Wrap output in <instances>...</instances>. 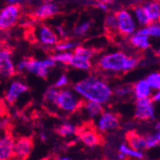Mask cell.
<instances>
[{
	"instance_id": "cell-1",
	"label": "cell",
	"mask_w": 160,
	"mask_h": 160,
	"mask_svg": "<svg viewBox=\"0 0 160 160\" xmlns=\"http://www.w3.org/2000/svg\"><path fill=\"white\" fill-rule=\"evenodd\" d=\"M74 89L88 101L104 104L111 98L112 91L109 86L102 80L94 77L86 78L74 85Z\"/></svg>"
},
{
	"instance_id": "cell-2",
	"label": "cell",
	"mask_w": 160,
	"mask_h": 160,
	"mask_svg": "<svg viewBox=\"0 0 160 160\" xmlns=\"http://www.w3.org/2000/svg\"><path fill=\"white\" fill-rule=\"evenodd\" d=\"M142 58L128 57L123 52H116L104 56L97 63V68L108 72H128L135 68Z\"/></svg>"
},
{
	"instance_id": "cell-3",
	"label": "cell",
	"mask_w": 160,
	"mask_h": 160,
	"mask_svg": "<svg viewBox=\"0 0 160 160\" xmlns=\"http://www.w3.org/2000/svg\"><path fill=\"white\" fill-rule=\"evenodd\" d=\"M75 134L83 144L88 147L103 146L106 143L104 136L98 132L97 128L94 126V123L91 121L85 122L82 125L75 128Z\"/></svg>"
},
{
	"instance_id": "cell-4",
	"label": "cell",
	"mask_w": 160,
	"mask_h": 160,
	"mask_svg": "<svg viewBox=\"0 0 160 160\" xmlns=\"http://www.w3.org/2000/svg\"><path fill=\"white\" fill-rule=\"evenodd\" d=\"M56 64V62L52 59L46 60V61H37L34 58H25V59L18 64V69H27L29 72L35 73L37 76L40 77L41 79L46 80L47 74H48V69L51 67H54Z\"/></svg>"
},
{
	"instance_id": "cell-5",
	"label": "cell",
	"mask_w": 160,
	"mask_h": 160,
	"mask_svg": "<svg viewBox=\"0 0 160 160\" xmlns=\"http://www.w3.org/2000/svg\"><path fill=\"white\" fill-rule=\"evenodd\" d=\"M22 12V7L18 3H13L6 7L0 12V31L8 32L17 24Z\"/></svg>"
},
{
	"instance_id": "cell-6",
	"label": "cell",
	"mask_w": 160,
	"mask_h": 160,
	"mask_svg": "<svg viewBox=\"0 0 160 160\" xmlns=\"http://www.w3.org/2000/svg\"><path fill=\"white\" fill-rule=\"evenodd\" d=\"M82 102L83 101H78V99L71 91L61 90L57 93L54 105L63 111L75 112L82 108Z\"/></svg>"
},
{
	"instance_id": "cell-7",
	"label": "cell",
	"mask_w": 160,
	"mask_h": 160,
	"mask_svg": "<svg viewBox=\"0 0 160 160\" xmlns=\"http://www.w3.org/2000/svg\"><path fill=\"white\" fill-rule=\"evenodd\" d=\"M34 138L32 136H22L14 140L13 153L18 159H28L34 149Z\"/></svg>"
},
{
	"instance_id": "cell-8",
	"label": "cell",
	"mask_w": 160,
	"mask_h": 160,
	"mask_svg": "<svg viewBox=\"0 0 160 160\" xmlns=\"http://www.w3.org/2000/svg\"><path fill=\"white\" fill-rule=\"evenodd\" d=\"M114 14L118 21L119 35L122 38H128L132 35L135 30V24L132 17L125 10L116 12Z\"/></svg>"
},
{
	"instance_id": "cell-9",
	"label": "cell",
	"mask_w": 160,
	"mask_h": 160,
	"mask_svg": "<svg viewBox=\"0 0 160 160\" xmlns=\"http://www.w3.org/2000/svg\"><path fill=\"white\" fill-rule=\"evenodd\" d=\"M12 50L9 47L0 48V74L6 77H13L17 74V70L12 61Z\"/></svg>"
},
{
	"instance_id": "cell-10",
	"label": "cell",
	"mask_w": 160,
	"mask_h": 160,
	"mask_svg": "<svg viewBox=\"0 0 160 160\" xmlns=\"http://www.w3.org/2000/svg\"><path fill=\"white\" fill-rule=\"evenodd\" d=\"M135 119L139 121H148L154 117L153 107H152V101L149 98H141L137 99L135 102Z\"/></svg>"
},
{
	"instance_id": "cell-11",
	"label": "cell",
	"mask_w": 160,
	"mask_h": 160,
	"mask_svg": "<svg viewBox=\"0 0 160 160\" xmlns=\"http://www.w3.org/2000/svg\"><path fill=\"white\" fill-rule=\"evenodd\" d=\"M121 122V115L112 112H103L99 122V128L102 132H108L118 128Z\"/></svg>"
},
{
	"instance_id": "cell-12",
	"label": "cell",
	"mask_w": 160,
	"mask_h": 160,
	"mask_svg": "<svg viewBox=\"0 0 160 160\" xmlns=\"http://www.w3.org/2000/svg\"><path fill=\"white\" fill-rule=\"evenodd\" d=\"M14 138L11 132H7L5 136L0 140V160L16 158L13 153Z\"/></svg>"
},
{
	"instance_id": "cell-13",
	"label": "cell",
	"mask_w": 160,
	"mask_h": 160,
	"mask_svg": "<svg viewBox=\"0 0 160 160\" xmlns=\"http://www.w3.org/2000/svg\"><path fill=\"white\" fill-rule=\"evenodd\" d=\"M60 12V9L54 3H45L38 8L32 14L31 18L34 20H44L50 18Z\"/></svg>"
},
{
	"instance_id": "cell-14",
	"label": "cell",
	"mask_w": 160,
	"mask_h": 160,
	"mask_svg": "<svg viewBox=\"0 0 160 160\" xmlns=\"http://www.w3.org/2000/svg\"><path fill=\"white\" fill-rule=\"evenodd\" d=\"M126 140L130 149L139 152L143 150H147L146 138H145V136H142L139 133H137L135 130H129V132H128L126 133Z\"/></svg>"
},
{
	"instance_id": "cell-15",
	"label": "cell",
	"mask_w": 160,
	"mask_h": 160,
	"mask_svg": "<svg viewBox=\"0 0 160 160\" xmlns=\"http://www.w3.org/2000/svg\"><path fill=\"white\" fill-rule=\"evenodd\" d=\"M28 86L20 82H13L10 87L8 93L6 94V102L9 105H13L17 102L18 98L24 92L28 91Z\"/></svg>"
},
{
	"instance_id": "cell-16",
	"label": "cell",
	"mask_w": 160,
	"mask_h": 160,
	"mask_svg": "<svg viewBox=\"0 0 160 160\" xmlns=\"http://www.w3.org/2000/svg\"><path fill=\"white\" fill-rule=\"evenodd\" d=\"M39 38L40 41L45 45H54L59 42V38L57 34L48 26L42 24L39 27Z\"/></svg>"
},
{
	"instance_id": "cell-17",
	"label": "cell",
	"mask_w": 160,
	"mask_h": 160,
	"mask_svg": "<svg viewBox=\"0 0 160 160\" xmlns=\"http://www.w3.org/2000/svg\"><path fill=\"white\" fill-rule=\"evenodd\" d=\"M105 33L108 39H115L116 37L119 35L118 30V21L116 18L115 14H109L105 19Z\"/></svg>"
},
{
	"instance_id": "cell-18",
	"label": "cell",
	"mask_w": 160,
	"mask_h": 160,
	"mask_svg": "<svg viewBox=\"0 0 160 160\" xmlns=\"http://www.w3.org/2000/svg\"><path fill=\"white\" fill-rule=\"evenodd\" d=\"M151 25L160 23V0H152V2L144 6Z\"/></svg>"
},
{
	"instance_id": "cell-19",
	"label": "cell",
	"mask_w": 160,
	"mask_h": 160,
	"mask_svg": "<svg viewBox=\"0 0 160 160\" xmlns=\"http://www.w3.org/2000/svg\"><path fill=\"white\" fill-rule=\"evenodd\" d=\"M133 91L137 99L148 98L151 95V86L147 81H140L133 85Z\"/></svg>"
},
{
	"instance_id": "cell-20",
	"label": "cell",
	"mask_w": 160,
	"mask_h": 160,
	"mask_svg": "<svg viewBox=\"0 0 160 160\" xmlns=\"http://www.w3.org/2000/svg\"><path fill=\"white\" fill-rule=\"evenodd\" d=\"M129 42L133 47L139 48V49H142V50H146V49H148L150 47L148 36H145V35L136 34L135 36L130 38Z\"/></svg>"
},
{
	"instance_id": "cell-21",
	"label": "cell",
	"mask_w": 160,
	"mask_h": 160,
	"mask_svg": "<svg viewBox=\"0 0 160 160\" xmlns=\"http://www.w3.org/2000/svg\"><path fill=\"white\" fill-rule=\"evenodd\" d=\"M82 108H84L87 110V112L90 115V117H95V116L100 115L104 112V108L101 106V104L94 101H88L85 102V103L82 102Z\"/></svg>"
},
{
	"instance_id": "cell-22",
	"label": "cell",
	"mask_w": 160,
	"mask_h": 160,
	"mask_svg": "<svg viewBox=\"0 0 160 160\" xmlns=\"http://www.w3.org/2000/svg\"><path fill=\"white\" fill-rule=\"evenodd\" d=\"M69 64H70L71 66L75 67V68L82 69V70L89 69V68L91 67L90 60L85 59V58L80 57V56H76V55H74V54H73V56H72V59H71Z\"/></svg>"
},
{
	"instance_id": "cell-23",
	"label": "cell",
	"mask_w": 160,
	"mask_h": 160,
	"mask_svg": "<svg viewBox=\"0 0 160 160\" xmlns=\"http://www.w3.org/2000/svg\"><path fill=\"white\" fill-rule=\"evenodd\" d=\"M132 9L136 14V18L139 21V23L141 25H146V26H149L151 25V22H150V19L147 16L146 13V11L144 9V6H139V5H133L132 6Z\"/></svg>"
},
{
	"instance_id": "cell-24",
	"label": "cell",
	"mask_w": 160,
	"mask_h": 160,
	"mask_svg": "<svg viewBox=\"0 0 160 160\" xmlns=\"http://www.w3.org/2000/svg\"><path fill=\"white\" fill-rule=\"evenodd\" d=\"M55 132L62 137H66L71 134H75V127L69 124H64L55 128Z\"/></svg>"
},
{
	"instance_id": "cell-25",
	"label": "cell",
	"mask_w": 160,
	"mask_h": 160,
	"mask_svg": "<svg viewBox=\"0 0 160 160\" xmlns=\"http://www.w3.org/2000/svg\"><path fill=\"white\" fill-rule=\"evenodd\" d=\"M137 34L160 38V26L159 25H154V24L149 25V26H147V28L142 29V30L138 31Z\"/></svg>"
},
{
	"instance_id": "cell-26",
	"label": "cell",
	"mask_w": 160,
	"mask_h": 160,
	"mask_svg": "<svg viewBox=\"0 0 160 160\" xmlns=\"http://www.w3.org/2000/svg\"><path fill=\"white\" fill-rule=\"evenodd\" d=\"M98 51H96L95 49H89V48H84V47H82V46H78L74 51V55L80 56V57L85 58V59L90 60L92 57L95 56V54Z\"/></svg>"
},
{
	"instance_id": "cell-27",
	"label": "cell",
	"mask_w": 160,
	"mask_h": 160,
	"mask_svg": "<svg viewBox=\"0 0 160 160\" xmlns=\"http://www.w3.org/2000/svg\"><path fill=\"white\" fill-rule=\"evenodd\" d=\"M120 152L123 153L124 155H128V156L135 157V158H139V159L144 158V154H143L141 152L132 150V149H130V148H128V147L125 146V145H122V146H121V148H120Z\"/></svg>"
},
{
	"instance_id": "cell-28",
	"label": "cell",
	"mask_w": 160,
	"mask_h": 160,
	"mask_svg": "<svg viewBox=\"0 0 160 160\" xmlns=\"http://www.w3.org/2000/svg\"><path fill=\"white\" fill-rule=\"evenodd\" d=\"M150 86L156 89H160V73H153L150 75L147 79Z\"/></svg>"
},
{
	"instance_id": "cell-29",
	"label": "cell",
	"mask_w": 160,
	"mask_h": 160,
	"mask_svg": "<svg viewBox=\"0 0 160 160\" xmlns=\"http://www.w3.org/2000/svg\"><path fill=\"white\" fill-rule=\"evenodd\" d=\"M72 56H73V54L64 53V54H60V55L54 56V57H52V59L55 62H62L64 64H69L70 61L72 59Z\"/></svg>"
},
{
	"instance_id": "cell-30",
	"label": "cell",
	"mask_w": 160,
	"mask_h": 160,
	"mask_svg": "<svg viewBox=\"0 0 160 160\" xmlns=\"http://www.w3.org/2000/svg\"><path fill=\"white\" fill-rule=\"evenodd\" d=\"M132 86L133 85H123L121 87H118V88L115 90V93H116V95L121 96V97L129 95L133 91V87Z\"/></svg>"
},
{
	"instance_id": "cell-31",
	"label": "cell",
	"mask_w": 160,
	"mask_h": 160,
	"mask_svg": "<svg viewBox=\"0 0 160 160\" xmlns=\"http://www.w3.org/2000/svg\"><path fill=\"white\" fill-rule=\"evenodd\" d=\"M145 138H146L147 150L151 149V148H153V147H156V146H158V145H160V140L155 136V134H153V135H147V136H145Z\"/></svg>"
},
{
	"instance_id": "cell-32",
	"label": "cell",
	"mask_w": 160,
	"mask_h": 160,
	"mask_svg": "<svg viewBox=\"0 0 160 160\" xmlns=\"http://www.w3.org/2000/svg\"><path fill=\"white\" fill-rule=\"evenodd\" d=\"M57 93H58V90H56V89L54 88V87H50V88L46 91L45 95H44L45 101L49 102V103L54 104L55 99H56V96H57Z\"/></svg>"
},
{
	"instance_id": "cell-33",
	"label": "cell",
	"mask_w": 160,
	"mask_h": 160,
	"mask_svg": "<svg viewBox=\"0 0 160 160\" xmlns=\"http://www.w3.org/2000/svg\"><path fill=\"white\" fill-rule=\"evenodd\" d=\"M90 28V23L89 22H86V23H83L82 25H80L76 30H75V33L78 35V36H82L84 35L87 31L89 30Z\"/></svg>"
},
{
	"instance_id": "cell-34",
	"label": "cell",
	"mask_w": 160,
	"mask_h": 160,
	"mask_svg": "<svg viewBox=\"0 0 160 160\" xmlns=\"http://www.w3.org/2000/svg\"><path fill=\"white\" fill-rule=\"evenodd\" d=\"M75 47V43H70V42H58V45L56 48L58 50H66V49H71Z\"/></svg>"
},
{
	"instance_id": "cell-35",
	"label": "cell",
	"mask_w": 160,
	"mask_h": 160,
	"mask_svg": "<svg viewBox=\"0 0 160 160\" xmlns=\"http://www.w3.org/2000/svg\"><path fill=\"white\" fill-rule=\"evenodd\" d=\"M68 84V81H67V78L63 75V76H62L60 79H59V81H58L56 83H55V87H62V86H65V85H67Z\"/></svg>"
},
{
	"instance_id": "cell-36",
	"label": "cell",
	"mask_w": 160,
	"mask_h": 160,
	"mask_svg": "<svg viewBox=\"0 0 160 160\" xmlns=\"http://www.w3.org/2000/svg\"><path fill=\"white\" fill-rule=\"evenodd\" d=\"M155 129H156V133H155V136L160 140V122L157 123L156 127H155Z\"/></svg>"
},
{
	"instance_id": "cell-37",
	"label": "cell",
	"mask_w": 160,
	"mask_h": 160,
	"mask_svg": "<svg viewBox=\"0 0 160 160\" xmlns=\"http://www.w3.org/2000/svg\"><path fill=\"white\" fill-rule=\"evenodd\" d=\"M98 3H104V4H108V3H112L114 0H95Z\"/></svg>"
},
{
	"instance_id": "cell-38",
	"label": "cell",
	"mask_w": 160,
	"mask_h": 160,
	"mask_svg": "<svg viewBox=\"0 0 160 160\" xmlns=\"http://www.w3.org/2000/svg\"><path fill=\"white\" fill-rule=\"evenodd\" d=\"M152 101H155V102L160 101V92H158L155 96H153V97L152 98Z\"/></svg>"
},
{
	"instance_id": "cell-39",
	"label": "cell",
	"mask_w": 160,
	"mask_h": 160,
	"mask_svg": "<svg viewBox=\"0 0 160 160\" xmlns=\"http://www.w3.org/2000/svg\"><path fill=\"white\" fill-rule=\"evenodd\" d=\"M8 1H9L10 3L13 4V3H19L20 1H23V0H8Z\"/></svg>"
},
{
	"instance_id": "cell-40",
	"label": "cell",
	"mask_w": 160,
	"mask_h": 160,
	"mask_svg": "<svg viewBox=\"0 0 160 160\" xmlns=\"http://www.w3.org/2000/svg\"><path fill=\"white\" fill-rule=\"evenodd\" d=\"M157 55H158V56H160V50H159V51L157 52Z\"/></svg>"
}]
</instances>
